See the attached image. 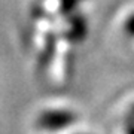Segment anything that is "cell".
Instances as JSON below:
<instances>
[{
  "label": "cell",
  "mask_w": 134,
  "mask_h": 134,
  "mask_svg": "<svg viewBox=\"0 0 134 134\" xmlns=\"http://www.w3.org/2000/svg\"><path fill=\"white\" fill-rule=\"evenodd\" d=\"M124 30H125V33L127 34H130L131 37H134V14H131L128 18L125 19Z\"/></svg>",
  "instance_id": "obj_5"
},
{
  "label": "cell",
  "mask_w": 134,
  "mask_h": 134,
  "mask_svg": "<svg viewBox=\"0 0 134 134\" xmlns=\"http://www.w3.org/2000/svg\"><path fill=\"white\" fill-rule=\"evenodd\" d=\"M77 119V115L72 110L66 109H49L43 110L37 116V127L48 131H57L64 127L75 124Z\"/></svg>",
  "instance_id": "obj_1"
},
{
  "label": "cell",
  "mask_w": 134,
  "mask_h": 134,
  "mask_svg": "<svg viewBox=\"0 0 134 134\" xmlns=\"http://www.w3.org/2000/svg\"><path fill=\"white\" fill-rule=\"evenodd\" d=\"M81 0H60V9L58 12L61 15H70L75 10Z\"/></svg>",
  "instance_id": "obj_4"
},
{
  "label": "cell",
  "mask_w": 134,
  "mask_h": 134,
  "mask_svg": "<svg viewBox=\"0 0 134 134\" xmlns=\"http://www.w3.org/2000/svg\"><path fill=\"white\" fill-rule=\"evenodd\" d=\"M55 49H57V36L52 31H48L46 36H45V48H43L42 54L39 55V69L40 70L48 69L49 63L52 61L54 58Z\"/></svg>",
  "instance_id": "obj_3"
},
{
  "label": "cell",
  "mask_w": 134,
  "mask_h": 134,
  "mask_svg": "<svg viewBox=\"0 0 134 134\" xmlns=\"http://www.w3.org/2000/svg\"><path fill=\"white\" fill-rule=\"evenodd\" d=\"M86 21L81 14L69 15V31H67V37L73 40V42H79L83 40L86 36Z\"/></svg>",
  "instance_id": "obj_2"
},
{
  "label": "cell",
  "mask_w": 134,
  "mask_h": 134,
  "mask_svg": "<svg viewBox=\"0 0 134 134\" xmlns=\"http://www.w3.org/2000/svg\"><path fill=\"white\" fill-rule=\"evenodd\" d=\"M125 121H134V103L130 106L128 112H127V115H125Z\"/></svg>",
  "instance_id": "obj_7"
},
{
  "label": "cell",
  "mask_w": 134,
  "mask_h": 134,
  "mask_svg": "<svg viewBox=\"0 0 134 134\" xmlns=\"http://www.w3.org/2000/svg\"><path fill=\"white\" fill-rule=\"evenodd\" d=\"M124 133L125 134H134V121H125L124 119Z\"/></svg>",
  "instance_id": "obj_6"
}]
</instances>
